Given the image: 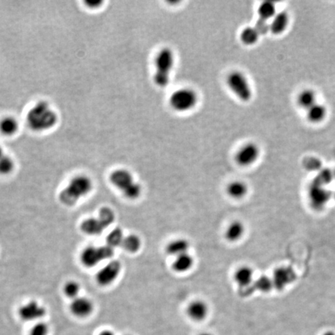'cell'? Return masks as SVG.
Masks as SVG:
<instances>
[{"mask_svg": "<svg viewBox=\"0 0 335 335\" xmlns=\"http://www.w3.org/2000/svg\"><path fill=\"white\" fill-rule=\"evenodd\" d=\"M228 86L233 93L243 102H248L252 96V91L251 89L246 77L241 72H231L227 79Z\"/></svg>", "mask_w": 335, "mask_h": 335, "instance_id": "obj_5", "label": "cell"}, {"mask_svg": "<svg viewBox=\"0 0 335 335\" xmlns=\"http://www.w3.org/2000/svg\"><path fill=\"white\" fill-rule=\"evenodd\" d=\"M322 335H335V334L333 332H327L323 334Z\"/></svg>", "mask_w": 335, "mask_h": 335, "instance_id": "obj_40", "label": "cell"}, {"mask_svg": "<svg viewBox=\"0 0 335 335\" xmlns=\"http://www.w3.org/2000/svg\"><path fill=\"white\" fill-rule=\"evenodd\" d=\"M240 38H241V42H243L246 45H253L258 42L259 34L254 27L249 26V27H246L241 31Z\"/></svg>", "mask_w": 335, "mask_h": 335, "instance_id": "obj_28", "label": "cell"}, {"mask_svg": "<svg viewBox=\"0 0 335 335\" xmlns=\"http://www.w3.org/2000/svg\"><path fill=\"white\" fill-rule=\"evenodd\" d=\"M45 314L44 307L34 300L25 303L19 310L20 317L25 321L41 320Z\"/></svg>", "mask_w": 335, "mask_h": 335, "instance_id": "obj_11", "label": "cell"}, {"mask_svg": "<svg viewBox=\"0 0 335 335\" xmlns=\"http://www.w3.org/2000/svg\"><path fill=\"white\" fill-rule=\"evenodd\" d=\"M122 270L121 262L112 260L96 273V280L100 286H108L115 282Z\"/></svg>", "mask_w": 335, "mask_h": 335, "instance_id": "obj_8", "label": "cell"}, {"mask_svg": "<svg viewBox=\"0 0 335 335\" xmlns=\"http://www.w3.org/2000/svg\"><path fill=\"white\" fill-rule=\"evenodd\" d=\"M114 254V249L109 245L88 246L82 251L80 260L83 266L92 268L103 261L110 259Z\"/></svg>", "mask_w": 335, "mask_h": 335, "instance_id": "obj_4", "label": "cell"}, {"mask_svg": "<svg viewBox=\"0 0 335 335\" xmlns=\"http://www.w3.org/2000/svg\"><path fill=\"white\" fill-rule=\"evenodd\" d=\"M14 162L10 157L4 155L0 158V174L7 175L13 171Z\"/></svg>", "mask_w": 335, "mask_h": 335, "instance_id": "obj_33", "label": "cell"}, {"mask_svg": "<svg viewBox=\"0 0 335 335\" xmlns=\"http://www.w3.org/2000/svg\"><path fill=\"white\" fill-rule=\"evenodd\" d=\"M3 151H2V147H0V158H1L2 156H3Z\"/></svg>", "mask_w": 335, "mask_h": 335, "instance_id": "obj_41", "label": "cell"}, {"mask_svg": "<svg viewBox=\"0 0 335 335\" xmlns=\"http://www.w3.org/2000/svg\"><path fill=\"white\" fill-rule=\"evenodd\" d=\"M110 183L121 191L128 188L134 183V177L130 171L126 169H117L113 171L109 176Z\"/></svg>", "mask_w": 335, "mask_h": 335, "instance_id": "obj_13", "label": "cell"}, {"mask_svg": "<svg viewBox=\"0 0 335 335\" xmlns=\"http://www.w3.org/2000/svg\"><path fill=\"white\" fill-rule=\"evenodd\" d=\"M199 335H213L212 334L207 333V332H204V333L200 334Z\"/></svg>", "mask_w": 335, "mask_h": 335, "instance_id": "obj_42", "label": "cell"}, {"mask_svg": "<svg viewBox=\"0 0 335 335\" xmlns=\"http://www.w3.org/2000/svg\"><path fill=\"white\" fill-rule=\"evenodd\" d=\"M333 179L334 174L331 170L323 169L320 171V173L315 178L314 181L318 183V184L322 185L324 187H326L327 185L332 183Z\"/></svg>", "mask_w": 335, "mask_h": 335, "instance_id": "obj_34", "label": "cell"}, {"mask_svg": "<svg viewBox=\"0 0 335 335\" xmlns=\"http://www.w3.org/2000/svg\"><path fill=\"white\" fill-rule=\"evenodd\" d=\"M188 317L195 321H201L207 317L209 313V307L201 299H196L191 302L187 307Z\"/></svg>", "mask_w": 335, "mask_h": 335, "instance_id": "obj_14", "label": "cell"}, {"mask_svg": "<svg viewBox=\"0 0 335 335\" xmlns=\"http://www.w3.org/2000/svg\"><path fill=\"white\" fill-rule=\"evenodd\" d=\"M307 120L313 124H317L324 121L327 115V109L322 104H315L307 109Z\"/></svg>", "mask_w": 335, "mask_h": 335, "instance_id": "obj_22", "label": "cell"}, {"mask_svg": "<svg viewBox=\"0 0 335 335\" xmlns=\"http://www.w3.org/2000/svg\"><path fill=\"white\" fill-rule=\"evenodd\" d=\"M170 105L176 111L189 110L197 103V95L190 89H182L172 93L169 100Z\"/></svg>", "mask_w": 335, "mask_h": 335, "instance_id": "obj_6", "label": "cell"}, {"mask_svg": "<svg viewBox=\"0 0 335 335\" xmlns=\"http://www.w3.org/2000/svg\"><path fill=\"white\" fill-rule=\"evenodd\" d=\"M316 94L312 89H304L298 96V105L303 109H308L316 104Z\"/></svg>", "mask_w": 335, "mask_h": 335, "instance_id": "obj_23", "label": "cell"}, {"mask_svg": "<svg viewBox=\"0 0 335 335\" xmlns=\"http://www.w3.org/2000/svg\"><path fill=\"white\" fill-rule=\"evenodd\" d=\"M194 259L188 253L175 257L172 263V269L176 272L183 273L188 272L193 266Z\"/></svg>", "mask_w": 335, "mask_h": 335, "instance_id": "obj_20", "label": "cell"}, {"mask_svg": "<svg viewBox=\"0 0 335 335\" xmlns=\"http://www.w3.org/2000/svg\"><path fill=\"white\" fill-rule=\"evenodd\" d=\"M121 246L129 252H137L142 247V240L136 234H129L125 236Z\"/></svg>", "mask_w": 335, "mask_h": 335, "instance_id": "obj_25", "label": "cell"}, {"mask_svg": "<svg viewBox=\"0 0 335 335\" xmlns=\"http://www.w3.org/2000/svg\"><path fill=\"white\" fill-rule=\"evenodd\" d=\"M98 218L105 228L110 226L115 220V213L109 207H103L99 212Z\"/></svg>", "mask_w": 335, "mask_h": 335, "instance_id": "obj_30", "label": "cell"}, {"mask_svg": "<svg viewBox=\"0 0 335 335\" xmlns=\"http://www.w3.org/2000/svg\"><path fill=\"white\" fill-rule=\"evenodd\" d=\"M189 242L184 238L172 240L166 248V252L170 256L177 257L181 254L188 253Z\"/></svg>", "mask_w": 335, "mask_h": 335, "instance_id": "obj_17", "label": "cell"}, {"mask_svg": "<svg viewBox=\"0 0 335 335\" xmlns=\"http://www.w3.org/2000/svg\"><path fill=\"white\" fill-rule=\"evenodd\" d=\"M296 275L292 268L282 267L277 268L273 272L272 280L273 287L276 290H283L286 287L293 283L296 280Z\"/></svg>", "mask_w": 335, "mask_h": 335, "instance_id": "obj_9", "label": "cell"}, {"mask_svg": "<svg viewBox=\"0 0 335 335\" xmlns=\"http://www.w3.org/2000/svg\"><path fill=\"white\" fill-rule=\"evenodd\" d=\"M334 176H335V175H334Z\"/></svg>", "mask_w": 335, "mask_h": 335, "instance_id": "obj_44", "label": "cell"}, {"mask_svg": "<svg viewBox=\"0 0 335 335\" xmlns=\"http://www.w3.org/2000/svg\"><path fill=\"white\" fill-rule=\"evenodd\" d=\"M249 191V188L246 183L242 181H233L228 184L227 187V193L230 197L240 200L246 196Z\"/></svg>", "mask_w": 335, "mask_h": 335, "instance_id": "obj_21", "label": "cell"}, {"mask_svg": "<svg viewBox=\"0 0 335 335\" xmlns=\"http://www.w3.org/2000/svg\"><path fill=\"white\" fill-rule=\"evenodd\" d=\"M124 232L120 228H116L113 230L109 232V234L106 237V245L111 247L113 249H115L116 247L121 246L123 241L125 238Z\"/></svg>", "mask_w": 335, "mask_h": 335, "instance_id": "obj_29", "label": "cell"}, {"mask_svg": "<svg viewBox=\"0 0 335 335\" xmlns=\"http://www.w3.org/2000/svg\"><path fill=\"white\" fill-rule=\"evenodd\" d=\"M289 23L288 13L285 11L276 13L270 24V31L275 35L283 34Z\"/></svg>", "mask_w": 335, "mask_h": 335, "instance_id": "obj_18", "label": "cell"}, {"mask_svg": "<svg viewBox=\"0 0 335 335\" xmlns=\"http://www.w3.org/2000/svg\"><path fill=\"white\" fill-rule=\"evenodd\" d=\"M272 288L273 283L271 278L263 275L258 277V279L254 281L250 292H252L253 290H258L262 293H269Z\"/></svg>", "mask_w": 335, "mask_h": 335, "instance_id": "obj_27", "label": "cell"}, {"mask_svg": "<svg viewBox=\"0 0 335 335\" xmlns=\"http://www.w3.org/2000/svg\"><path fill=\"white\" fill-rule=\"evenodd\" d=\"M102 3V1H100V0H87L86 2H85L87 6L91 8L99 7Z\"/></svg>", "mask_w": 335, "mask_h": 335, "instance_id": "obj_38", "label": "cell"}, {"mask_svg": "<svg viewBox=\"0 0 335 335\" xmlns=\"http://www.w3.org/2000/svg\"><path fill=\"white\" fill-rule=\"evenodd\" d=\"M254 27L258 31L259 35H264L270 31V24H268L267 21L263 20H258Z\"/></svg>", "mask_w": 335, "mask_h": 335, "instance_id": "obj_36", "label": "cell"}, {"mask_svg": "<svg viewBox=\"0 0 335 335\" xmlns=\"http://www.w3.org/2000/svg\"><path fill=\"white\" fill-rule=\"evenodd\" d=\"M245 232V227L240 220H233L228 225L225 231V237L230 242L239 241L243 237Z\"/></svg>", "mask_w": 335, "mask_h": 335, "instance_id": "obj_19", "label": "cell"}, {"mask_svg": "<svg viewBox=\"0 0 335 335\" xmlns=\"http://www.w3.org/2000/svg\"><path fill=\"white\" fill-rule=\"evenodd\" d=\"M57 121V113L45 101L35 104L26 114L27 125L34 131L49 130L56 125Z\"/></svg>", "mask_w": 335, "mask_h": 335, "instance_id": "obj_1", "label": "cell"}, {"mask_svg": "<svg viewBox=\"0 0 335 335\" xmlns=\"http://www.w3.org/2000/svg\"><path fill=\"white\" fill-rule=\"evenodd\" d=\"M332 193L325 187L313 181L308 189V199L311 207L315 209H321L328 204Z\"/></svg>", "mask_w": 335, "mask_h": 335, "instance_id": "obj_7", "label": "cell"}, {"mask_svg": "<svg viewBox=\"0 0 335 335\" xmlns=\"http://www.w3.org/2000/svg\"><path fill=\"white\" fill-rule=\"evenodd\" d=\"M334 198H335V195H334Z\"/></svg>", "mask_w": 335, "mask_h": 335, "instance_id": "obj_43", "label": "cell"}, {"mask_svg": "<svg viewBox=\"0 0 335 335\" xmlns=\"http://www.w3.org/2000/svg\"><path fill=\"white\" fill-rule=\"evenodd\" d=\"M63 291L67 297L75 299L79 295L80 285L76 281H68L64 284Z\"/></svg>", "mask_w": 335, "mask_h": 335, "instance_id": "obj_31", "label": "cell"}, {"mask_svg": "<svg viewBox=\"0 0 335 335\" xmlns=\"http://www.w3.org/2000/svg\"><path fill=\"white\" fill-rule=\"evenodd\" d=\"M258 13L259 19L266 21L272 19L276 14V7H275V3L271 1H265L262 2L258 6Z\"/></svg>", "mask_w": 335, "mask_h": 335, "instance_id": "obj_24", "label": "cell"}, {"mask_svg": "<svg viewBox=\"0 0 335 335\" xmlns=\"http://www.w3.org/2000/svg\"><path fill=\"white\" fill-rule=\"evenodd\" d=\"M173 66V54L169 48H164L156 58V71L154 81L158 86L165 87L169 82L170 73Z\"/></svg>", "mask_w": 335, "mask_h": 335, "instance_id": "obj_3", "label": "cell"}, {"mask_svg": "<svg viewBox=\"0 0 335 335\" xmlns=\"http://www.w3.org/2000/svg\"><path fill=\"white\" fill-rule=\"evenodd\" d=\"M142 192V187L138 183L134 182L133 184L130 185L128 188H126L122 192L124 194V196L129 199V200H136V199H138L141 196Z\"/></svg>", "mask_w": 335, "mask_h": 335, "instance_id": "obj_32", "label": "cell"}, {"mask_svg": "<svg viewBox=\"0 0 335 335\" xmlns=\"http://www.w3.org/2000/svg\"><path fill=\"white\" fill-rule=\"evenodd\" d=\"M71 312L77 317H87L94 310L92 300L84 296H78L72 299L70 305Z\"/></svg>", "mask_w": 335, "mask_h": 335, "instance_id": "obj_12", "label": "cell"}, {"mask_svg": "<svg viewBox=\"0 0 335 335\" xmlns=\"http://www.w3.org/2000/svg\"><path fill=\"white\" fill-rule=\"evenodd\" d=\"M259 148L256 144H246L237 151L235 156L236 162L244 167L251 166L256 162L259 157Z\"/></svg>", "mask_w": 335, "mask_h": 335, "instance_id": "obj_10", "label": "cell"}, {"mask_svg": "<svg viewBox=\"0 0 335 335\" xmlns=\"http://www.w3.org/2000/svg\"><path fill=\"white\" fill-rule=\"evenodd\" d=\"M307 167L310 170H316L317 168H320V163L319 161L313 160L311 159L310 162H307Z\"/></svg>", "mask_w": 335, "mask_h": 335, "instance_id": "obj_37", "label": "cell"}, {"mask_svg": "<svg viewBox=\"0 0 335 335\" xmlns=\"http://www.w3.org/2000/svg\"><path fill=\"white\" fill-rule=\"evenodd\" d=\"M48 332L49 328L47 324L44 322H38L31 328L29 335H47Z\"/></svg>", "mask_w": 335, "mask_h": 335, "instance_id": "obj_35", "label": "cell"}, {"mask_svg": "<svg viewBox=\"0 0 335 335\" xmlns=\"http://www.w3.org/2000/svg\"><path fill=\"white\" fill-rule=\"evenodd\" d=\"M254 272L250 266H243L238 268L233 274V279L240 288L247 289L253 282Z\"/></svg>", "mask_w": 335, "mask_h": 335, "instance_id": "obj_15", "label": "cell"}, {"mask_svg": "<svg viewBox=\"0 0 335 335\" xmlns=\"http://www.w3.org/2000/svg\"><path fill=\"white\" fill-rule=\"evenodd\" d=\"M92 180L85 175H78L72 178L59 194V200L64 205L71 207L77 204L80 199L92 191Z\"/></svg>", "mask_w": 335, "mask_h": 335, "instance_id": "obj_2", "label": "cell"}, {"mask_svg": "<svg viewBox=\"0 0 335 335\" xmlns=\"http://www.w3.org/2000/svg\"><path fill=\"white\" fill-rule=\"evenodd\" d=\"M18 129V123L14 117H4L0 121V131L5 135L15 134Z\"/></svg>", "mask_w": 335, "mask_h": 335, "instance_id": "obj_26", "label": "cell"}, {"mask_svg": "<svg viewBox=\"0 0 335 335\" xmlns=\"http://www.w3.org/2000/svg\"><path fill=\"white\" fill-rule=\"evenodd\" d=\"M80 228L83 233L91 236L100 235L106 229L98 217L85 219L83 220Z\"/></svg>", "mask_w": 335, "mask_h": 335, "instance_id": "obj_16", "label": "cell"}, {"mask_svg": "<svg viewBox=\"0 0 335 335\" xmlns=\"http://www.w3.org/2000/svg\"><path fill=\"white\" fill-rule=\"evenodd\" d=\"M99 335H115V334L113 333L111 331H109V330H105V331L100 332Z\"/></svg>", "mask_w": 335, "mask_h": 335, "instance_id": "obj_39", "label": "cell"}]
</instances>
